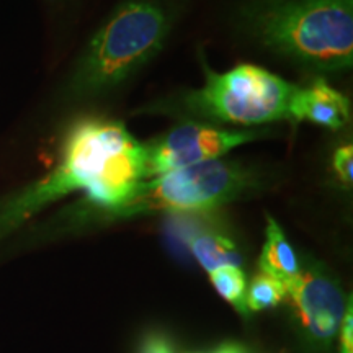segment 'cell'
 Returning <instances> with one entry per match:
<instances>
[{
	"label": "cell",
	"instance_id": "1",
	"mask_svg": "<svg viewBox=\"0 0 353 353\" xmlns=\"http://www.w3.org/2000/svg\"><path fill=\"white\" fill-rule=\"evenodd\" d=\"M144 164V145L120 123H79L65 141L59 164L21 195L0 206V236L76 190L87 192L90 205L112 213L145 180Z\"/></svg>",
	"mask_w": 353,
	"mask_h": 353
},
{
	"label": "cell",
	"instance_id": "2",
	"mask_svg": "<svg viewBox=\"0 0 353 353\" xmlns=\"http://www.w3.org/2000/svg\"><path fill=\"white\" fill-rule=\"evenodd\" d=\"M249 21L260 43L296 63L321 70L352 65V0H263Z\"/></svg>",
	"mask_w": 353,
	"mask_h": 353
},
{
	"label": "cell",
	"instance_id": "3",
	"mask_svg": "<svg viewBox=\"0 0 353 353\" xmlns=\"http://www.w3.org/2000/svg\"><path fill=\"white\" fill-rule=\"evenodd\" d=\"M169 19L156 3L131 0L99 30L83 56L74 88L82 95H100L126 81L161 50Z\"/></svg>",
	"mask_w": 353,
	"mask_h": 353
},
{
	"label": "cell",
	"instance_id": "4",
	"mask_svg": "<svg viewBox=\"0 0 353 353\" xmlns=\"http://www.w3.org/2000/svg\"><path fill=\"white\" fill-rule=\"evenodd\" d=\"M252 182L241 164L216 159L144 180L125 205L107 214L130 218L152 211H208L241 196Z\"/></svg>",
	"mask_w": 353,
	"mask_h": 353
},
{
	"label": "cell",
	"instance_id": "5",
	"mask_svg": "<svg viewBox=\"0 0 353 353\" xmlns=\"http://www.w3.org/2000/svg\"><path fill=\"white\" fill-rule=\"evenodd\" d=\"M296 87L257 65L242 64L224 74H210L192 105L206 117L234 125H263L290 117Z\"/></svg>",
	"mask_w": 353,
	"mask_h": 353
},
{
	"label": "cell",
	"instance_id": "6",
	"mask_svg": "<svg viewBox=\"0 0 353 353\" xmlns=\"http://www.w3.org/2000/svg\"><path fill=\"white\" fill-rule=\"evenodd\" d=\"M255 138L257 132L254 131H228L188 123L167 132L151 145H144V176L149 180L167 172L216 161Z\"/></svg>",
	"mask_w": 353,
	"mask_h": 353
},
{
	"label": "cell",
	"instance_id": "7",
	"mask_svg": "<svg viewBox=\"0 0 353 353\" xmlns=\"http://www.w3.org/2000/svg\"><path fill=\"white\" fill-rule=\"evenodd\" d=\"M286 296L301 317L304 327L312 337L327 342L342 325L345 303L342 291L330 278L319 272H299L286 283Z\"/></svg>",
	"mask_w": 353,
	"mask_h": 353
},
{
	"label": "cell",
	"instance_id": "8",
	"mask_svg": "<svg viewBox=\"0 0 353 353\" xmlns=\"http://www.w3.org/2000/svg\"><path fill=\"white\" fill-rule=\"evenodd\" d=\"M290 117L329 130H341L350 120V105L327 82L316 81L307 88H296L290 105Z\"/></svg>",
	"mask_w": 353,
	"mask_h": 353
},
{
	"label": "cell",
	"instance_id": "9",
	"mask_svg": "<svg viewBox=\"0 0 353 353\" xmlns=\"http://www.w3.org/2000/svg\"><path fill=\"white\" fill-rule=\"evenodd\" d=\"M259 267L265 275L276 278L285 285L301 272L293 247L273 218L267 221V241L260 255Z\"/></svg>",
	"mask_w": 353,
	"mask_h": 353
},
{
	"label": "cell",
	"instance_id": "10",
	"mask_svg": "<svg viewBox=\"0 0 353 353\" xmlns=\"http://www.w3.org/2000/svg\"><path fill=\"white\" fill-rule=\"evenodd\" d=\"M187 242L193 257L208 272L221 267H239L241 257L236 245L224 234L210 229L193 231L187 236Z\"/></svg>",
	"mask_w": 353,
	"mask_h": 353
},
{
	"label": "cell",
	"instance_id": "11",
	"mask_svg": "<svg viewBox=\"0 0 353 353\" xmlns=\"http://www.w3.org/2000/svg\"><path fill=\"white\" fill-rule=\"evenodd\" d=\"M211 283L226 301L239 312H247L245 276L239 267H221L210 272Z\"/></svg>",
	"mask_w": 353,
	"mask_h": 353
},
{
	"label": "cell",
	"instance_id": "12",
	"mask_svg": "<svg viewBox=\"0 0 353 353\" xmlns=\"http://www.w3.org/2000/svg\"><path fill=\"white\" fill-rule=\"evenodd\" d=\"M286 298V285L276 278L260 273L254 278L252 285L245 294L247 311H262L276 306Z\"/></svg>",
	"mask_w": 353,
	"mask_h": 353
},
{
	"label": "cell",
	"instance_id": "13",
	"mask_svg": "<svg viewBox=\"0 0 353 353\" xmlns=\"http://www.w3.org/2000/svg\"><path fill=\"white\" fill-rule=\"evenodd\" d=\"M352 165H353V148L352 144L343 145V148L337 149L334 156V170L337 174L339 179L342 180L343 183H352Z\"/></svg>",
	"mask_w": 353,
	"mask_h": 353
},
{
	"label": "cell",
	"instance_id": "14",
	"mask_svg": "<svg viewBox=\"0 0 353 353\" xmlns=\"http://www.w3.org/2000/svg\"><path fill=\"white\" fill-rule=\"evenodd\" d=\"M342 345L341 353H353V322H352V303H348V307L345 311L342 321Z\"/></svg>",
	"mask_w": 353,
	"mask_h": 353
},
{
	"label": "cell",
	"instance_id": "15",
	"mask_svg": "<svg viewBox=\"0 0 353 353\" xmlns=\"http://www.w3.org/2000/svg\"><path fill=\"white\" fill-rule=\"evenodd\" d=\"M141 353H174L165 339L162 337H149L144 342Z\"/></svg>",
	"mask_w": 353,
	"mask_h": 353
},
{
	"label": "cell",
	"instance_id": "16",
	"mask_svg": "<svg viewBox=\"0 0 353 353\" xmlns=\"http://www.w3.org/2000/svg\"><path fill=\"white\" fill-rule=\"evenodd\" d=\"M216 353H242L239 348H234V347H226V348H221Z\"/></svg>",
	"mask_w": 353,
	"mask_h": 353
}]
</instances>
